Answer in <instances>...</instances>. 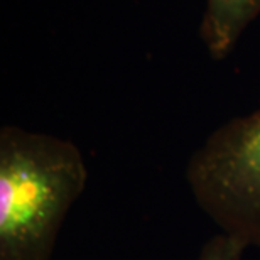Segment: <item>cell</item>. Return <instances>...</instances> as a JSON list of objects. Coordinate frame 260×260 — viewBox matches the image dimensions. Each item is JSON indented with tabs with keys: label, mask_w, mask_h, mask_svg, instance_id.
Returning <instances> with one entry per match:
<instances>
[{
	"label": "cell",
	"mask_w": 260,
	"mask_h": 260,
	"mask_svg": "<svg viewBox=\"0 0 260 260\" xmlns=\"http://www.w3.org/2000/svg\"><path fill=\"white\" fill-rule=\"evenodd\" d=\"M88 168L66 139L17 125L0 130V260H53Z\"/></svg>",
	"instance_id": "6da1fadb"
},
{
	"label": "cell",
	"mask_w": 260,
	"mask_h": 260,
	"mask_svg": "<svg viewBox=\"0 0 260 260\" xmlns=\"http://www.w3.org/2000/svg\"><path fill=\"white\" fill-rule=\"evenodd\" d=\"M258 14L260 0H206L201 38L211 58H225Z\"/></svg>",
	"instance_id": "3957f363"
},
{
	"label": "cell",
	"mask_w": 260,
	"mask_h": 260,
	"mask_svg": "<svg viewBox=\"0 0 260 260\" xmlns=\"http://www.w3.org/2000/svg\"><path fill=\"white\" fill-rule=\"evenodd\" d=\"M245 250V243L220 232L201 247L194 260H242Z\"/></svg>",
	"instance_id": "277c9868"
},
{
	"label": "cell",
	"mask_w": 260,
	"mask_h": 260,
	"mask_svg": "<svg viewBox=\"0 0 260 260\" xmlns=\"http://www.w3.org/2000/svg\"><path fill=\"white\" fill-rule=\"evenodd\" d=\"M186 181L218 230L260 248V108L208 135L186 166Z\"/></svg>",
	"instance_id": "7a4b0ae2"
}]
</instances>
